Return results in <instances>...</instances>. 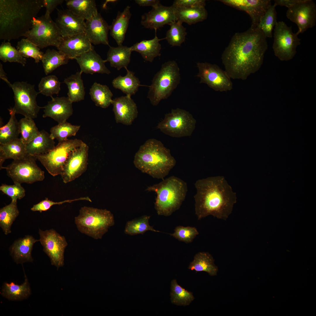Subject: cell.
I'll use <instances>...</instances> for the list:
<instances>
[{
  "label": "cell",
  "mask_w": 316,
  "mask_h": 316,
  "mask_svg": "<svg viewBox=\"0 0 316 316\" xmlns=\"http://www.w3.org/2000/svg\"><path fill=\"white\" fill-rule=\"evenodd\" d=\"M131 96L126 95L113 99L112 104L116 122L129 125L138 115L136 104Z\"/></svg>",
  "instance_id": "23"
},
{
  "label": "cell",
  "mask_w": 316,
  "mask_h": 316,
  "mask_svg": "<svg viewBox=\"0 0 316 316\" xmlns=\"http://www.w3.org/2000/svg\"><path fill=\"white\" fill-rule=\"evenodd\" d=\"M20 138L25 145L33 140L38 134V130L33 119L24 117L19 121Z\"/></svg>",
  "instance_id": "49"
},
{
  "label": "cell",
  "mask_w": 316,
  "mask_h": 316,
  "mask_svg": "<svg viewBox=\"0 0 316 316\" xmlns=\"http://www.w3.org/2000/svg\"><path fill=\"white\" fill-rule=\"evenodd\" d=\"M28 154L26 145L20 138L6 143L0 144V169H3L2 165L6 159L19 160Z\"/></svg>",
  "instance_id": "28"
},
{
  "label": "cell",
  "mask_w": 316,
  "mask_h": 316,
  "mask_svg": "<svg viewBox=\"0 0 316 316\" xmlns=\"http://www.w3.org/2000/svg\"><path fill=\"white\" fill-rule=\"evenodd\" d=\"M74 59L78 64L80 71L82 73L91 74L111 73L105 65V60H103L94 49L85 52Z\"/></svg>",
  "instance_id": "25"
},
{
  "label": "cell",
  "mask_w": 316,
  "mask_h": 316,
  "mask_svg": "<svg viewBox=\"0 0 316 316\" xmlns=\"http://www.w3.org/2000/svg\"><path fill=\"white\" fill-rule=\"evenodd\" d=\"M174 8L177 21L185 23L189 25L202 21L207 17V12L205 6Z\"/></svg>",
  "instance_id": "32"
},
{
  "label": "cell",
  "mask_w": 316,
  "mask_h": 316,
  "mask_svg": "<svg viewBox=\"0 0 316 316\" xmlns=\"http://www.w3.org/2000/svg\"><path fill=\"white\" fill-rule=\"evenodd\" d=\"M301 0H275L274 4L277 6H284L289 8L300 1Z\"/></svg>",
  "instance_id": "56"
},
{
  "label": "cell",
  "mask_w": 316,
  "mask_h": 316,
  "mask_svg": "<svg viewBox=\"0 0 316 316\" xmlns=\"http://www.w3.org/2000/svg\"><path fill=\"white\" fill-rule=\"evenodd\" d=\"M84 200L90 202L92 201L88 197H82L71 200H65L63 201L55 202L49 200L47 198L41 201L38 203L34 205L31 208L32 211H39L42 212L43 211L49 210L52 206L54 205H61L66 203H71L75 201Z\"/></svg>",
  "instance_id": "53"
},
{
  "label": "cell",
  "mask_w": 316,
  "mask_h": 316,
  "mask_svg": "<svg viewBox=\"0 0 316 316\" xmlns=\"http://www.w3.org/2000/svg\"><path fill=\"white\" fill-rule=\"evenodd\" d=\"M146 190L156 193L154 208L158 215L168 216L180 207L185 199L188 187L184 181L172 176L148 187Z\"/></svg>",
  "instance_id": "5"
},
{
  "label": "cell",
  "mask_w": 316,
  "mask_h": 316,
  "mask_svg": "<svg viewBox=\"0 0 316 316\" xmlns=\"http://www.w3.org/2000/svg\"><path fill=\"white\" fill-rule=\"evenodd\" d=\"M132 52L130 47L122 45L116 47L110 46L105 60L109 63L111 67L120 70L127 68L130 61Z\"/></svg>",
  "instance_id": "30"
},
{
  "label": "cell",
  "mask_w": 316,
  "mask_h": 316,
  "mask_svg": "<svg viewBox=\"0 0 316 316\" xmlns=\"http://www.w3.org/2000/svg\"><path fill=\"white\" fill-rule=\"evenodd\" d=\"M43 7V0H0V40L23 37Z\"/></svg>",
  "instance_id": "3"
},
{
  "label": "cell",
  "mask_w": 316,
  "mask_h": 316,
  "mask_svg": "<svg viewBox=\"0 0 316 316\" xmlns=\"http://www.w3.org/2000/svg\"><path fill=\"white\" fill-rule=\"evenodd\" d=\"M1 295L11 300H20L27 298L31 294V290L27 278L25 275L24 282L21 285L13 282L4 283L1 291Z\"/></svg>",
  "instance_id": "34"
},
{
  "label": "cell",
  "mask_w": 316,
  "mask_h": 316,
  "mask_svg": "<svg viewBox=\"0 0 316 316\" xmlns=\"http://www.w3.org/2000/svg\"><path fill=\"white\" fill-rule=\"evenodd\" d=\"M0 59L4 62H16L25 66L26 60L9 42H2L0 46Z\"/></svg>",
  "instance_id": "47"
},
{
  "label": "cell",
  "mask_w": 316,
  "mask_h": 316,
  "mask_svg": "<svg viewBox=\"0 0 316 316\" xmlns=\"http://www.w3.org/2000/svg\"><path fill=\"white\" fill-rule=\"evenodd\" d=\"M127 73L124 76L121 75L114 78L112 82L113 87L115 88L120 90L126 95H135L140 86L139 79L134 75V73L125 68Z\"/></svg>",
  "instance_id": "35"
},
{
  "label": "cell",
  "mask_w": 316,
  "mask_h": 316,
  "mask_svg": "<svg viewBox=\"0 0 316 316\" xmlns=\"http://www.w3.org/2000/svg\"><path fill=\"white\" fill-rule=\"evenodd\" d=\"M17 203L11 201L0 209V226L5 235L11 233L12 225L19 214Z\"/></svg>",
  "instance_id": "41"
},
{
  "label": "cell",
  "mask_w": 316,
  "mask_h": 316,
  "mask_svg": "<svg viewBox=\"0 0 316 316\" xmlns=\"http://www.w3.org/2000/svg\"><path fill=\"white\" fill-rule=\"evenodd\" d=\"M135 3L140 6H151L154 7L160 3V1L158 0H135Z\"/></svg>",
  "instance_id": "57"
},
{
  "label": "cell",
  "mask_w": 316,
  "mask_h": 316,
  "mask_svg": "<svg viewBox=\"0 0 316 316\" xmlns=\"http://www.w3.org/2000/svg\"><path fill=\"white\" fill-rule=\"evenodd\" d=\"M40 49L49 46L57 47L62 37L55 22L44 15L34 18L30 29L24 36Z\"/></svg>",
  "instance_id": "8"
},
{
  "label": "cell",
  "mask_w": 316,
  "mask_h": 316,
  "mask_svg": "<svg viewBox=\"0 0 316 316\" xmlns=\"http://www.w3.org/2000/svg\"><path fill=\"white\" fill-rule=\"evenodd\" d=\"M65 1L67 9L85 20L90 19L98 12L94 0Z\"/></svg>",
  "instance_id": "33"
},
{
  "label": "cell",
  "mask_w": 316,
  "mask_h": 316,
  "mask_svg": "<svg viewBox=\"0 0 316 316\" xmlns=\"http://www.w3.org/2000/svg\"><path fill=\"white\" fill-rule=\"evenodd\" d=\"M54 139L44 130L40 131L38 135L26 145L28 154L34 156L47 153L55 147Z\"/></svg>",
  "instance_id": "29"
},
{
  "label": "cell",
  "mask_w": 316,
  "mask_h": 316,
  "mask_svg": "<svg viewBox=\"0 0 316 316\" xmlns=\"http://www.w3.org/2000/svg\"><path fill=\"white\" fill-rule=\"evenodd\" d=\"M39 241L51 264L57 269L64 264V253L68 243L65 238L53 229L43 231L39 229Z\"/></svg>",
  "instance_id": "15"
},
{
  "label": "cell",
  "mask_w": 316,
  "mask_h": 316,
  "mask_svg": "<svg viewBox=\"0 0 316 316\" xmlns=\"http://www.w3.org/2000/svg\"><path fill=\"white\" fill-rule=\"evenodd\" d=\"M89 94L97 106L106 108L112 104L113 94L106 85L95 82L90 89Z\"/></svg>",
  "instance_id": "39"
},
{
  "label": "cell",
  "mask_w": 316,
  "mask_h": 316,
  "mask_svg": "<svg viewBox=\"0 0 316 316\" xmlns=\"http://www.w3.org/2000/svg\"><path fill=\"white\" fill-rule=\"evenodd\" d=\"M135 166L153 178L164 179L176 164L170 150L160 141L147 140L140 147L134 157Z\"/></svg>",
  "instance_id": "4"
},
{
  "label": "cell",
  "mask_w": 316,
  "mask_h": 316,
  "mask_svg": "<svg viewBox=\"0 0 316 316\" xmlns=\"http://www.w3.org/2000/svg\"><path fill=\"white\" fill-rule=\"evenodd\" d=\"M130 7L127 6L123 11H118L110 25V35L118 46L122 45L128 29L131 13Z\"/></svg>",
  "instance_id": "27"
},
{
  "label": "cell",
  "mask_w": 316,
  "mask_h": 316,
  "mask_svg": "<svg viewBox=\"0 0 316 316\" xmlns=\"http://www.w3.org/2000/svg\"><path fill=\"white\" fill-rule=\"evenodd\" d=\"M171 302L175 305L184 306L188 305L194 299L192 293L179 285L176 279L171 281Z\"/></svg>",
  "instance_id": "42"
},
{
  "label": "cell",
  "mask_w": 316,
  "mask_h": 316,
  "mask_svg": "<svg viewBox=\"0 0 316 316\" xmlns=\"http://www.w3.org/2000/svg\"><path fill=\"white\" fill-rule=\"evenodd\" d=\"M80 71L65 78L64 83L67 85L68 97L72 102H77L84 99L85 91Z\"/></svg>",
  "instance_id": "37"
},
{
  "label": "cell",
  "mask_w": 316,
  "mask_h": 316,
  "mask_svg": "<svg viewBox=\"0 0 316 316\" xmlns=\"http://www.w3.org/2000/svg\"><path fill=\"white\" fill-rule=\"evenodd\" d=\"M197 66L198 70L197 76L200 79V83L205 84L217 91L226 92L233 88V83L229 75L216 64L198 62Z\"/></svg>",
  "instance_id": "14"
},
{
  "label": "cell",
  "mask_w": 316,
  "mask_h": 316,
  "mask_svg": "<svg viewBox=\"0 0 316 316\" xmlns=\"http://www.w3.org/2000/svg\"><path fill=\"white\" fill-rule=\"evenodd\" d=\"M199 233L195 227L179 226L175 228L174 232L170 235L179 241L189 243L192 242Z\"/></svg>",
  "instance_id": "51"
},
{
  "label": "cell",
  "mask_w": 316,
  "mask_h": 316,
  "mask_svg": "<svg viewBox=\"0 0 316 316\" xmlns=\"http://www.w3.org/2000/svg\"><path fill=\"white\" fill-rule=\"evenodd\" d=\"M56 48L70 59H74L85 52L94 49V47L85 33L68 37H62Z\"/></svg>",
  "instance_id": "20"
},
{
  "label": "cell",
  "mask_w": 316,
  "mask_h": 316,
  "mask_svg": "<svg viewBox=\"0 0 316 316\" xmlns=\"http://www.w3.org/2000/svg\"><path fill=\"white\" fill-rule=\"evenodd\" d=\"M266 38L257 27L234 35L221 55L231 78L245 80L260 69L268 48Z\"/></svg>",
  "instance_id": "1"
},
{
  "label": "cell",
  "mask_w": 316,
  "mask_h": 316,
  "mask_svg": "<svg viewBox=\"0 0 316 316\" xmlns=\"http://www.w3.org/2000/svg\"><path fill=\"white\" fill-rule=\"evenodd\" d=\"M0 190L10 197L11 201L14 202H17L18 200L23 198L25 195L24 188L21 184L18 183H14L12 185L2 184L0 186Z\"/></svg>",
  "instance_id": "52"
},
{
  "label": "cell",
  "mask_w": 316,
  "mask_h": 316,
  "mask_svg": "<svg viewBox=\"0 0 316 316\" xmlns=\"http://www.w3.org/2000/svg\"><path fill=\"white\" fill-rule=\"evenodd\" d=\"M196 121L186 110L177 108L166 114L157 128L164 134L173 137L190 136L195 129Z\"/></svg>",
  "instance_id": "11"
},
{
  "label": "cell",
  "mask_w": 316,
  "mask_h": 316,
  "mask_svg": "<svg viewBox=\"0 0 316 316\" xmlns=\"http://www.w3.org/2000/svg\"><path fill=\"white\" fill-rule=\"evenodd\" d=\"M70 58L59 50L48 49L42 60L45 73H51L59 66L68 63Z\"/></svg>",
  "instance_id": "38"
},
{
  "label": "cell",
  "mask_w": 316,
  "mask_h": 316,
  "mask_svg": "<svg viewBox=\"0 0 316 316\" xmlns=\"http://www.w3.org/2000/svg\"><path fill=\"white\" fill-rule=\"evenodd\" d=\"M80 127V125H72L66 121L52 127L50 134L53 139L61 142L67 139L68 137L75 136Z\"/></svg>",
  "instance_id": "46"
},
{
  "label": "cell",
  "mask_w": 316,
  "mask_h": 316,
  "mask_svg": "<svg viewBox=\"0 0 316 316\" xmlns=\"http://www.w3.org/2000/svg\"><path fill=\"white\" fill-rule=\"evenodd\" d=\"M89 147L85 143L70 154L61 174L63 182L67 183L81 176L87 169Z\"/></svg>",
  "instance_id": "17"
},
{
  "label": "cell",
  "mask_w": 316,
  "mask_h": 316,
  "mask_svg": "<svg viewBox=\"0 0 316 316\" xmlns=\"http://www.w3.org/2000/svg\"><path fill=\"white\" fill-rule=\"evenodd\" d=\"M60 85V82L55 75L44 77L38 85L39 92L51 98L53 95L59 94L61 90Z\"/></svg>",
  "instance_id": "50"
},
{
  "label": "cell",
  "mask_w": 316,
  "mask_h": 316,
  "mask_svg": "<svg viewBox=\"0 0 316 316\" xmlns=\"http://www.w3.org/2000/svg\"><path fill=\"white\" fill-rule=\"evenodd\" d=\"M10 116L7 123L0 128V144L9 142L18 138L20 134L19 121L15 116L13 108L8 109Z\"/></svg>",
  "instance_id": "40"
},
{
  "label": "cell",
  "mask_w": 316,
  "mask_h": 316,
  "mask_svg": "<svg viewBox=\"0 0 316 316\" xmlns=\"http://www.w3.org/2000/svg\"><path fill=\"white\" fill-rule=\"evenodd\" d=\"M272 48L275 55L281 61L292 59L296 53L301 39L294 33L291 27L283 21L277 22L274 29Z\"/></svg>",
  "instance_id": "12"
},
{
  "label": "cell",
  "mask_w": 316,
  "mask_h": 316,
  "mask_svg": "<svg viewBox=\"0 0 316 316\" xmlns=\"http://www.w3.org/2000/svg\"><path fill=\"white\" fill-rule=\"evenodd\" d=\"M182 23L177 21L170 25V28L166 32L165 39L172 46H180L185 40L187 33Z\"/></svg>",
  "instance_id": "45"
},
{
  "label": "cell",
  "mask_w": 316,
  "mask_h": 316,
  "mask_svg": "<svg viewBox=\"0 0 316 316\" xmlns=\"http://www.w3.org/2000/svg\"><path fill=\"white\" fill-rule=\"evenodd\" d=\"M36 160L28 154L22 159L13 160L3 169L14 183L32 184L43 181L45 178L44 172L37 165Z\"/></svg>",
  "instance_id": "13"
},
{
  "label": "cell",
  "mask_w": 316,
  "mask_h": 316,
  "mask_svg": "<svg viewBox=\"0 0 316 316\" xmlns=\"http://www.w3.org/2000/svg\"><path fill=\"white\" fill-rule=\"evenodd\" d=\"M77 228L81 233L95 239H101L115 223L111 212L106 209L84 206L75 218Z\"/></svg>",
  "instance_id": "6"
},
{
  "label": "cell",
  "mask_w": 316,
  "mask_h": 316,
  "mask_svg": "<svg viewBox=\"0 0 316 316\" xmlns=\"http://www.w3.org/2000/svg\"><path fill=\"white\" fill-rule=\"evenodd\" d=\"M205 0H175L172 5L175 8H192L205 6Z\"/></svg>",
  "instance_id": "54"
},
{
  "label": "cell",
  "mask_w": 316,
  "mask_h": 316,
  "mask_svg": "<svg viewBox=\"0 0 316 316\" xmlns=\"http://www.w3.org/2000/svg\"><path fill=\"white\" fill-rule=\"evenodd\" d=\"M180 80L179 68L176 61H169L163 64L149 86L147 98L151 104L157 106L162 100L168 98Z\"/></svg>",
  "instance_id": "7"
},
{
  "label": "cell",
  "mask_w": 316,
  "mask_h": 316,
  "mask_svg": "<svg viewBox=\"0 0 316 316\" xmlns=\"http://www.w3.org/2000/svg\"><path fill=\"white\" fill-rule=\"evenodd\" d=\"M84 143L80 139H68L59 142L47 153L33 156L41 163L51 175L54 176L61 175L71 152Z\"/></svg>",
  "instance_id": "9"
},
{
  "label": "cell",
  "mask_w": 316,
  "mask_h": 316,
  "mask_svg": "<svg viewBox=\"0 0 316 316\" xmlns=\"http://www.w3.org/2000/svg\"><path fill=\"white\" fill-rule=\"evenodd\" d=\"M8 85L12 89L15 104L12 108L16 114H20L25 117L34 119L36 118L40 109L36 101L39 93L37 92L35 86L26 82L17 81Z\"/></svg>",
  "instance_id": "10"
},
{
  "label": "cell",
  "mask_w": 316,
  "mask_h": 316,
  "mask_svg": "<svg viewBox=\"0 0 316 316\" xmlns=\"http://www.w3.org/2000/svg\"><path fill=\"white\" fill-rule=\"evenodd\" d=\"M63 0H43L44 7L46 8L44 16L47 18L50 17V14L59 5L62 4Z\"/></svg>",
  "instance_id": "55"
},
{
  "label": "cell",
  "mask_w": 316,
  "mask_h": 316,
  "mask_svg": "<svg viewBox=\"0 0 316 316\" xmlns=\"http://www.w3.org/2000/svg\"><path fill=\"white\" fill-rule=\"evenodd\" d=\"M162 40L156 35L152 39L135 43L130 47L131 51L139 53L145 60L152 62L155 58L160 56L161 46L159 41Z\"/></svg>",
  "instance_id": "31"
},
{
  "label": "cell",
  "mask_w": 316,
  "mask_h": 316,
  "mask_svg": "<svg viewBox=\"0 0 316 316\" xmlns=\"http://www.w3.org/2000/svg\"><path fill=\"white\" fill-rule=\"evenodd\" d=\"M0 78L1 79L3 80L6 83L9 82L7 78L6 74L3 69L2 64L1 63H0Z\"/></svg>",
  "instance_id": "58"
},
{
  "label": "cell",
  "mask_w": 316,
  "mask_h": 316,
  "mask_svg": "<svg viewBox=\"0 0 316 316\" xmlns=\"http://www.w3.org/2000/svg\"><path fill=\"white\" fill-rule=\"evenodd\" d=\"M188 268L196 272H206L211 276L216 275L218 271L213 257L208 253L204 252H199L195 255Z\"/></svg>",
  "instance_id": "36"
},
{
  "label": "cell",
  "mask_w": 316,
  "mask_h": 316,
  "mask_svg": "<svg viewBox=\"0 0 316 316\" xmlns=\"http://www.w3.org/2000/svg\"><path fill=\"white\" fill-rule=\"evenodd\" d=\"M16 48L24 57L32 58L36 63L39 62L42 59L44 53L27 38L22 39L18 41Z\"/></svg>",
  "instance_id": "48"
},
{
  "label": "cell",
  "mask_w": 316,
  "mask_h": 316,
  "mask_svg": "<svg viewBox=\"0 0 316 316\" xmlns=\"http://www.w3.org/2000/svg\"><path fill=\"white\" fill-rule=\"evenodd\" d=\"M195 211L198 219L211 215L226 220L237 202L236 193L222 176L199 179L194 184Z\"/></svg>",
  "instance_id": "2"
},
{
  "label": "cell",
  "mask_w": 316,
  "mask_h": 316,
  "mask_svg": "<svg viewBox=\"0 0 316 316\" xmlns=\"http://www.w3.org/2000/svg\"><path fill=\"white\" fill-rule=\"evenodd\" d=\"M39 241L32 236L26 235L16 240L10 246V254L17 264H23L33 261L31 253L34 244Z\"/></svg>",
  "instance_id": "26"
},
{
  "label": "cell",
  "mask_w": 316,
  "mask_h": 316,
  "mask_svg": "<svg viewBox=\"0 0 316 316\" xmlns=\"http://www.w3.org/2000/svg\"><path fill=\"white\" fill-rule=\"evenodd\" d=\"M276 6L271 5L261 18L257 27L266 37H272V31L277 23Z\"/></svg>",
  "instance_id": "44"
},
{
  "label": "cell",
  "mask_w": 316,
  "mask_h": 316,
  "mask_svg": "<svg viewBox=\"0 0 316 316\" xmlns=\"http://www.w3.org/2000/svg\"><path fill=\"white\" fill-rule=\"evenodd\" d=\"M55 23L63 37L85 33V20L68 9L58 10Z\"/></svg>",
  "instance_id": "21"
},
{
  "label": "cell",
  "mask_w": 316,
  "mask_h": 316,
  "mask_svg": "<svg viewBox=\"0 0 316 316\" xmlns=\"http://www.w3.org/2000/svg\"><path fill=\"white\" fill-rule=\"evenodd\" d=\"M176 21L174 8L172 6H166L159 3L142 16L141 24L145 28L154 29L156 31L164 25H170Z\"/></svg>",
  "instance_id": "18"
},
{
  "label": "cell",
  "mask_w": 316,
  "mask_h": 316,
  "mask_svg": "<svg viewBox=\"0 0 316 316\" xmlns=\"http://www.w3.org/2000/svg\"><path fill=\"white\" fill-rule=\"evenodd\" d=\"M109 25L98 13L86 20L85 33L92 44L109 45Z\"/></svg>",
  "instance_id": "22"
},
{
  "label": "cell",
  "mask_w": 316,
  "mask_h": 316,
  "mask_svg": "<svg viewBox=\"0 0 316 316\" xmlns=\"http://www.w3.org/2000/svg\"><path fill=\"white\" fill-rule=\"evenodd\" d=\"M72 103L68 97H53L43 107V117H50L58 123L66 121L73 114Z\"/></svg>",
  "instance_id": "24"
},
{
  "label": "cell",
  "mask_w": 316,
  "mask_h": 316,
  "mask_svg": "<svg viewBox=\"0 0 316 316\" xmlns=\"http://www.w3.org/2000/svg\"><path fill=\"white\" fill-rule=\"evenodd\" d=\"M286 17L297 25L298 35L312 28L316 23V5L311 0H301L300 2L288 8Z\"/></svg>",
  "instance_id": "16"
},
{
  "label": "cell",
  "mask_w": 316,
  "mask_h": 316,
  "mask_svg": "<svg viewBox=\"0 0 316 316\" xmlns=\"http://www.w3.org/2000/svg\"><path fill=\"white\" fill-rule=\"evenodd\" d=\"M229 6L245 12L252 21L251 28L257 27L262 17L272 5L270 0H221Z\"/></svg>",
  "instance_id": "19"
},
{
  "label": "cell",
  "mask_w": 316,
  "mask_h": 316,
  "mask_svg": "<svg viewBox=\"0 0 316 316\" xmlns=\"http://www.w3.org/2000/svg\"><path fill=\"white\" fill-rule=\"evenodd\" d=\"M150 218L149 216L144 215L128 221L125 227V233L127 234L134 235L143 234L148 231L160 232L150 225L149 222Z\"/></svg>",
  "instance_id": "43"
}]
</instances>
